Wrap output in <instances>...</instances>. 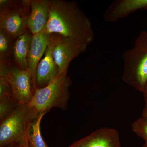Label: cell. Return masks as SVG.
<instances>
[{"mask_svg": "<svg viewBox=\"0 0 147 147\" xmlns=\"http://www.w3.org/2000/svg\"><path fill=\"white\" fill-rule=\"evenodd\" d=\"M29 1L0 0V28L14 40L28 30Z\"/></svg>", "mask_w": 147, "mask_h": 147, "instance_id": "obj_5", "label": "cell"}, {"mask_svg": "<svg viewBox=\"0 0 147 147\" xmlns=\"http://www.w3.org/2000/svg\"><path fill=\"white\" fill-rule=\"evenodd\" d=\"M14 40L0 28V63H13Z\"/></svg>", "mask_w": 147, "mask_h": 147, "instance_id": "obj_15", "label": "cell"}, {"mask_svg": "<svg viewBox=\"0 0 147 147\" xmlns=\"http://www.w3.org/2000/svg\"><path fill=\"white\" fill-rule=\"evenodd\" d=\"M145 142L142 147H147V140H144Z\"/></svg>", "mask_w": 147, "mask_h": 147, "instance_id": "obj_22", "label": "cell"}, {"mask_svg": "<svg viewBox=\"0 0 147 147\" xmlns=\"http://www.w3.org/2000/svg\"><path fill=\"white\" fill-rule=\"evenodd\" d=\"M71 84L67 73L60 74L46 86L36 89L28 105L37 114H46L55 108L66 110Z\"/></svg>", "mask_w": 147, "mask_h": 147, "instance_id": "obj_3", "label": "cell"}, {"mask_svg": "<svg viewBox=\"0 0 147 147\" xmlns=\"http://www.w3.org/2000/svg\"><path fill=\"white\" fill-rule=\"evenodd\" d=\"M50 0H30L28 29L32 35L44 30L49 17Z\"/></svg>", "mask_w": 147, "mask_h": 147, "instance_id": "obj_10", "label": "cell"}, {"mask_svg": "<svg viewBox=\"0 0 147 147\" xmlns=\"http://www.w3.org/2000/svg\"><path fill=\"white\" fill-rule=\"evenodd\" d=\"M123 80L142 92L147 83V32H141L134 46L123 55Z\"/></svg>", "mask_w": 147, "mask_h": 147, "instance_id": "obj_2", "label": "cell"}, {"mask_svg": "<svg viewBox=\"0 0 147 147\" xmlns=\"http://www.w3.org/2000/svg\"><path fill=\"white\" fill-rule=\"evenodd\" d=\"M19 147H28V145H21Z\"/></svg>", "mask_w": 147, "mask_h": 147, "instance_id": "obj_23", "label": "cell"}, {"mask_svg": "<svg viewBox=\"0 0 147 147\" xmlns=\"http://www.w3.org/2000/svg\"><path fill=\"white\" fill-rule=\"evenodd\" d=\"M28 104H19L0 121V147L8 145H28L27 132L30 122L36 116Z\"/></svg>", "mask_w": 147, "mask_h": 147, "instance_id": "obj_4", "label": "cell"}, {"mask_svg": "<svg viewBox=\"0 0 147 147\" xmlns=\"http://www.w3.org/2000/svg\"><path fill=\"white\" fill-rule=\"evenodd\" d=\"M11 97L14 96L10 84L5 77L0 76V99Z\"/></svg>", "mask_w": 147, "mask_h": 147, "instance_id": "obj_18", "label": "cell"}, {"mask_svg": "<svg viewBox=\"0 0 147 147\" xmlns=\"http://www.w3.org/2000/svg\"><path fill=\"white\" fill-rule=\"evenodd\" d=\"M19 104L13 97L0 99V121L10 115Z\"/></svg>", "mask_w": 147, "mask_h": 147, "instance_id": "obj_16", "label": "cell"}, {"mask_svg": "<svg viewBox=\"0 0 147 147\" xmlns=\"http://www.w3.org/2000/svg\"><path fill=\"white\" fill-rule=\"evenodd\" d=\"M45 114H38L30 122L27 132L28 147H49L41 135L40 125Z\"/></svg>", "mask_w": 147, "mask_h": 147, "instance_id": "obj_14", "label": "cell"}, {"mask_svg": "<svg viewBox=\"0 0 147 147\" xmlns=\"http://www.w3.org/2000/svg\"><path fill=\"white\" fill-rule=\"evenodd\" d=\"M145 99H147V83L143 92Z\"/></svg>", "mask_w": 147, "mask_h": 147, "instance_id": "obj_20", "label": "cell"}, {"mask_svg": "<svg viewBox=\"0 0 147 147\" xmlns=\"http://www.w3.org/2000/svg\"><path fill=\"white\" fill-rule=\"evenodd\" d=\"M0 76L10 84L13 96L19 104H28L36 90L28 70L21 69L13 63H0Z\"/></svg>", "mask_w": 147, "mask_h": 147, "instance_id": "obj_6", "label": "cell"}, {"mask_svg": "<svg viewBox=\"0 0 147 147\" xmlns=\"http://www.w3.org/2000/svg\"><path fill=\"white\" fill-rule=\"evenodd\" d=\"M59 75V69L53 55V46L50 39L44 57L37 67L35 76L36 89L44 88L53 82Z\"/></svg>", "mask_w": 147, "mask_h": 147, "instance_id": "obj_9", "label": "cell"}, {"mask_svg": "<svg viewBox=\"0 0 147 147\" xmlns=\"http://www.w3.org/2000/svg\"><path fill=\"white\" fill-rule=\"evenodd\" d=\"M141 9H147V0H116L105 11L103 18L106 22L114 23Z\"/></svg>", "mask_w": 147, "mask_h": 147, "instance_id": "obj_11", "label": "cell"}, {"mask_svg": "<svg viewBox=\"0 0 147 147\" xmlns=\"http://www.w3.org/2000/svg\"><path fill=\"white\" fill-rule=\"evenodd\" d=\"M43 31L88 46L94 38L90 21L77 3L64 0H50L49 19Z\"/></svg>", "mask_w": 147, "mask_h": 147, "instance_id": "obj_1", "label": "cell"}, {"mask_svg": "<svg viewBox=\"0 0 147 147\" xmlns=\"http://www.w3.org/2000/svg\"><path fill=\"white\" fill-rule=\"evenodd\" d=\"M50 39V35L44 31L33 35L28 59V69L34 83L36 71L38 65L41 60Z\"/></svg>", "mask_w": 147, "mask_h": 147, "instance_id": "obj_12", "label": "cell"}, {"mask_svg": "<svg viewBox=\"0 0 147 147\" xmlns=\"http://www.w3.org/2000/svg\"><path fill=\"white\" fill-rule=\"evenodd\" d=\"M32 36L28 30L14 40L13 63L24 70H28V59Z\"/></svg>", "mask_w": 147, "mask_h": 147, "instance_id": "obj_13", "label": "cell"}, {"mask_svg": "<svg viewBox=\"0 0 147 147\" xmlns=\"http://www.w3.org/2000/svg\"><path fill=\"white\" fill-rule=\"evenodd\" d=\"M145 105L142 114V117L147 119V99H145Z\"/></svg>", "mask_w": 147, "mask_h": 147, "instance_id": "obj_19", "label": "cell"}, {"mask_svg": "<svg viewBox=\"0 0 147 147\" xmlns=\"http://www.w3.org/2000/svg\"><path fill=\"white\" fill-rule=\"evenodd\" d=\"M68 147H121V145L118 131L105 127L98 129Z\"/></svg>", "mask_w": 147, "mask_h": 147, "instance_id": "obj_8", "label": "cell"}, {"mask_svg": "<svg viewBox=\"0 0 147 147\" xmlns=\"http://www.w3.org/2000/svg\"><path fill=\"white\" fill-rule=\"evenodd\" d=\"M49 35L53 46V58L59 69V75L67 73L71 61L85 52L88 45L59 35Z\"/></svg>", "mask_w": 147, "mask_h": 147, "instance_id": "obj_7", "label": "cell"}, {"mask_svg": "<svg viewBox=\"0 0 147 147\" xmlns=\"http://www.w3.org/2000/svg\"><path fill=\"white\" fill-rule=\"evenodd\" d=\"M132 131L144 140H147V119L141 117L137 119L131 125Z\"/></svg>", "mask_w": 147, "mask_h": 147, "instance_id": "obj_17", "label": "cell"}, {"mask_svg": "<svg viewBox=\"0 0 147 147\" xmlns=\"http://www.w3.org/2000/svg\"><path fill=\"white\" fill-rule=\"evenodd\" d=\"M21 145H19L18 144H11L8 145V146H5L3 147H19Z\"/></svg>", "mask_w": 147, "mask_h": 147, "instance_id": "obj_21", "label": "cell"}]
</instances>
